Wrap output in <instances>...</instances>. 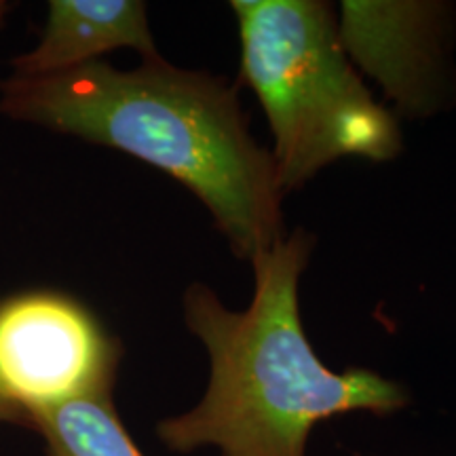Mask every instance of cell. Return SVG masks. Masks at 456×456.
<instances>
[{"label": "cell", "mask_w": 456, "mask_h": 456, "mask_svg": "<svg viewBox=\"0 0 456 456\" xmlns=\"http://www.w3.org/2000/svg\"><path fill=\"white\" fill-rule=\"evenodd\" d=\"M311 249L313 237L296 228L256 256L245 311H231L203 283L186 289L184 322L208 351L209 383L195 408L157 425L171 452L306 456L322 420L357 410L387 416L408 406L395 380L368 368L334 372L313 351L298 306Z\"/></svg>", "instance_id": "obj_2"}, {"label": "cell", "mask_w": 456, "mask_h": 456, "mask_svg": "<svg viewBox=\"0 0 456 456\" xmlns=\"http://www.w3.org/2000/svg\"><path fill=\"white\" fill-rule=\"evenodd\" d=\"M0 423L20 425V427H26V429H30V419H28L21 410H17L13 403H9L3 395H0Z\"/></svg>", "instance_id": "obj_8"}, {"label": "cell", "mask_w": 456, "mask_h": 456, "mask_svg": "<svg viewBox=\"0 0 456 456\" xmlns=\"http://www.w3.org/2000/svg\"><path fill=\"white\" fill-rule=\"evenodd\" d=\"M452 32L448 3L345 0L340 7L338 37L346 55L410 117H429L454 100Z\"/></svg>", "instance_id": "obj_5"}, {"label": "cell", "mask_w": 456, "mask_h": 456, "mask_svg": "<svg viewBox=\"0 0 456 456\" xmlns=\"http://www.w3.org/2000/svg\"><path fill=\"white\" fill-rule=\"evenodd\" d=\"M11 9H13V4L7 3V0H0V28H3L4 21H7V15L11 13Z\"/></svg>", "instance_id": "obj_9"}, {"label": "cell", "mask_w": 456, "mask_h": 456, "mask_svg": "<svg viewBox=\"0 0 456 456\" xmlns=\"http://www.w3.org/2000/svg\"><path fill=\"white\" fill-rule=\"evenodd\" d=\"M30 429L43 437L47 456H144L118 419L112 393L38 410Z\"/></svg>", "instance_id": "obj_7"}, {"label": "cell", "mask_w": 456, "mask_h": 456, "mask_svg": "<svg viewBox=\"0 0 456 456\" xmlns=\"http://www.w3.org/2000/svg\"><path fill=\"white\" fill-rule=\"evenodd\" d=\"M241 78L269 118L281 192L340 157L391 161L397 118L372 98L342 47L332 9L319 0H235Z\"/></svg>", "instance_id": "obj_3"}, {"label": "cell", "mask_w": 456, "mask_h": 456, "mask_svg": "<svg viewBox=\"0 0 456 456\" xmlns=\"http://www.w3.org/2000/svg\"><path fill=\"white\" fill-rule=\"evenodd\" d=\"M121 342L83 302L51 289L0 300V395L28 419L114 389Z\"/></svg>", "instance_id": "obj_4"}, {"label": "cell", "mask_w": 456, "mask_h": 456, "mask_svg": "<svg viewBox=\"0 0 456 456\" xmlns=\"http://www.w3.org/2000/svg\"><path fill=\"white\" fill-rule=\"evenodd\" d=\"M114 49L161 55L142 0H49L41 41L9 60L13 77H53L100 61Z\"/></svg>", "instance_id": "obj_6"}, {"label": "cell", "mask_w": 456, "mask_h": 456, "mask_svg": "<svg viewBox=\"0 0 456 456\" xmlns=\"http://www.w3.org/2000/svg\"><path fill=\"white\" fill-rule=\"evenodd\" d=\"M0 114L165 171L209 209L239 258L252 262L285 237L275 163L224 78L161 55L134 70L100 60L53 77L9 74Z\"/></svg>", "instance_id": "obj_1"}]
</instances>
